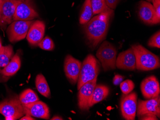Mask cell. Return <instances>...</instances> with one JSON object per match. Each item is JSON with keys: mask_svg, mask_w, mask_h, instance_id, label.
<instances>
[{"mask_svg": "<svg viewBox=\"0 0 160 120\" xmlns=\"http://www.w3.org/2000/svg\"><path fill=\"white\" fill-rule=\"evenodd\" d=\"M109 93V89L107 86L103 85H96L92 93L90 107H91L94 104L105 100L108 95Z\"/></svg>", "mask_w": 160, "mask_h": 120, "instance_id": "18", "label": "cell"}, {"mask_svg": "<svg viewBox=\"0 0 160 120\" xmlns=\"http://www.w3.org/2000/svg\"><path fill=\"white\" fill-rule=\"evenodd\" d=\"M132 48L135 55L136 65L138 70L149 71L160 68V59L158 55L139 44L132 46Z\"/></svg>", "mask_w": 160, "mask_h": 120, "instance_id": "2", "label": "cell"}, {"mask_svg": "<svg viewBox=\"0 0 160 120\" xmlns=\"http://www.w3.org/2000/svg\"><path fill=\"white\" fill-rule=\"evenodd\" d=\"M20 101L22 104H27L31 103L34 102L39 101V98L36 93L32 89H28L24 90L23 93L20 95Z\"/></svg>", "mask_w": 160, "mask_h": 120, "instance_id": "23", "label": "cell"}, {"mask_svg": "<svg viewBox=\"0 0 160 120\" xmlns=\"http://www.w3.org/2000/svg\"><path fill=\"white\" fill-rule=\"evenodd\" d=\"M152 3L157 18L160 21V0H154Z\"/></svg>", "mask_w": 160, "mask_h": 120, "instance_id": "28", "label": "cell"}, {"mask_svg": "<svg viewBox=\"0 0 160 120\" xmlns=\"http://www.w3.org/2000/svg\"><path fill=\"white\" fill-rule=\"evenodd\" d=\"M146 114H152L160 117V97L151 98L147 101L139 100L137 108L136 114L138 117Z\"/></svg>", "mask_w": 160, "mask_h": 120, "instance_id": "9", "label": "cell"}, {"mask_svg": "<svg viewBox=\"0 0 160 120\" xmlns=\"http://www.w3.org/2000/svg\"><path fill=\"white\" fill-rule=\"evenodd\" d=\"M120 87L124 94H128L133 90L135 84L132 80L127 79L120 83Z\"/></svg>", "mask_w": 160, "mask_h": 120, "instance_id": "26", "label": "cell"}, {"mask_svg": "<svg viewBox=\"0 0 160 120\" xmlns=\"http://www.w3.org/2000/svg\"><path fill=\"white\" fill-rule=\"evenodd\" d=\"M117 55L115 46L108 41H105L99 47L96 55L106 71L116 69Z\"/></svg>", "mask_w": 160, "mask_h": 120, "instance_id": "4", "label": "cell"}, {"mask_svg": "<svg viewBox=\"0 0 160 120\" xmlns=\"http://www.w3.org/2000/svg\"><path fill=\"white\" fill-rule=\"evenodd\" d=\"M18 1H24V0H18Z\"/></svg>", "mask_w": 160, "mask_h": 120, "instance_id": "37", "label": "cell"}, {"mask_svg": "<svg viewBox=\"0 0 160 120\" xmlns=\"http://www.w3.org/2000/svg\"><path fill=\"white\" fill-rule=\"evenodd\" d=\"M139 120H158V118L156 115L152 114H146L142 115L141 117H139Z\"/></svg>", "mask_w": 160, "mask_h": 120, "instance_id": "30", "label": "cell"}, {"mask_svg": "<svg viewBox=\"0 0 160 120\" xmlns=\"http://www.w3.org/2000/svg\"><path fill=\"white\" fill-rule=\"evenodd\" d=\"M113 13V10L108 7L104 11L92 18L84 25L85 36L92 47H96L105 39Z\"/></svg>", "mask_w": 160, "mask_h": 120, "instance_id": "1", "label": "cell"}, {"mask_svg": "<svg viewBox=\"0 0 160 120\" xmlns=\"http://www.w3.org/2000/svg\"><path fill=\"white\" fill-rule=\"evenodd\" d=\"M2 47V45L1 42V40H0V50L1 49Z\"/></svg>", "mask_w": 160, "mask_h": 120, "instance_id": "36", "label": "cell"}, {"mask_svg": "<svg viewBox=\"0 0 160 120\" xmlns=\"http://www.w3.org/2000/svg\"><path fill=\"white\" fill-rule=\"evenodd\" d=\"M100 69V65L98 60L92 55H87L82 64L77 81L78 89L84 83L97 78L99 73Z\"/></svg>", "mask_w": 160, "mask_h": 120, "instance_id": "3", "label": "cell"}, {"mask_svg": "<svg viewBox=\"0 0 160 120\" xmlns=\"http://www.w3.org/2000/svg\"><path fill=\"white\" fill-rule=\"evenodd\" d=\"M0 113L5 120H17L25 115L23 105L18 97H12L0 103Z\"/></svg>", "mask_w": 160, "mask_h": 120, "instance_id": "5", "label": "cell"}, {"mask_svg": "<svg viewBox=\"0 0 160 120\" xmlns=\"http://www.w3.org/2000/svg\"><path fill=\"white\" fill-rule=\"evenodd\" d=\"M20 67V58L17 53L12 57L8 64L2 70L1 73L7 77L13 76L18 71Z\"/></svg>", "mask_w": 160, "mask_h": 120, "instance_id": "19", "label": "cell"}, {"mask_svg": "<svg viewBox=\"0 0 160 120\" xmlns=\"http://www.w3.org/2000/svg\"><path fill=\"white\" fill-rule=\"evenodd\" d=\"M22 105L26 115L47 120L49 119V108L46 104L41 101H37Z\"/></svg>", "mask_w": 160, "mask_h": 120, "instance_id": "12", "label": "cell"}, {"mask_svg": "<svg viewBox=\"0 0 160 120\" xmlns=\"http://www.w3.org/2000/svg\"><path fill=\"white\" fill-rule=\"evenodd\" d=\"M138 96L135 92L122 96L120 108L123 118L127 120L135 119L137 108Z\"/></svg>", "mask_w": 160, "mask_h": 120, "instance_id": "7", "label": "cell"}, {"mask_svg": "<svg viewBox=\"0 0 160 120\" xmlns=\"http://www.w3.org/2000/svg\"><path fill=\"white\" fill-rule=\"evenodd\" d=\"M38 17V14L33 8L30 0H24L17 6L13 20L32 21Z\"/></svg>", "mask_w": 160, "mask_h": 120, "instance_id": "11", "label": "cell"}, {"mask_svg": "<svg viewBox=\"0 0 160 120\" xmlns=\"http://www.w3.org/2000/svg\"><path fill=\"white\" fill-rule=\"evenodd\" d=\"M18 0H3L0 10V24L4 25L11 24L18 4L21 2Z\"/></svg>", "mask_w": 160, "mask_h": 120, "instance_id": "15", "label": "cell"}, {"mask_svg": "<svg viewBox=\"0 0 160 120\" xmlns=\"http://www.w3.org/2000/svg\"><path fill=\"white\" fill-rule=\"evenodd\" d=\"M116 66L121 70L131 71L136 70L135 55L132 47L118 55L116 60Z\"/></svg>", "mask_w": 160, "mask_h": 120, "instance_id": "16", "label": "cell"}, {"mask_svg": "<svg viewBox=\"0 0 160 120\" xmlns=\"http://www.w3.org/2000/svg\"><path fill=\"white\" fill-rule=\"evenodd\" d=\"M148 45L150 47L160 48V32L159 30L149 39Z\"/></svg>", "mask_w": 160, "mask_h": 120, "instance_id": "27", "label": "cell"}, {"mask_svg": "<svg viewBox=\"0 0 160 120\" xmlns=\"http://www.w3.org/2000/svg\"><path fill=\"white\" fill-rule=\"evenodd\" d=\"M146 1L149 2H152L154 0H146Z\"/></svg>", "mask_w": 160, "mask_h": 120, "instance_id": "35", "label": "cell"}, {"mask_svg": "<svg viewBox=\"0 0 160 120\" xmlns=\"http://www.w3.org/2000/svg\"><path fill=\"white\" fill-rule=\"evenodd\" d=\"M35 83L38 92L45 97L50 98L51 96L50 89L44 76L41 74L38 75L36 77Z\"/></svg>", "mask_w": 160, "mask_h": 120, "instance_id": "20", "label": "cell"}, {"mask_svg": "<svg viewBox=\"0 0 160 120\" xmlns=\"http://www.w3.org/2000/svg\"><path fill=\"white\" fill-rule=\"evenodd\" d=\"M38 46L41 49L47 51L53 50L55 47L53 41L48 36L43 38L38 43Z\"/></svg>", "mask_w": 160, "mask_h": 120, "instance_id": "25", "label": "cell"}, {"mask_svg": "<svg viewBox=\"0 0 160 120\" xmlns=\"http://www.w3.org/2000/svg\"><path fill=\"white\" fill-rule=\"evenodd\" d=\"M13 48L11 45L3 46L0 50V73L8 63L13 55Z\"/></svg>", "mask_w": 160, "mask_h": 120, "instance_id": "22", "label": "cell"}, {"mask_svg": "<svg viewBox=\"0 0 160 120\" xmlns=\"http://www.w3.org/2000/svg\"><path fill=\"white\" fill-rule=\"evenodd\" d=\"M82 63L68 55L65 59L64 70L66 77L72 84L77 83L80 75Z\"/></svg>", "mask_w": 160, "mask_h": 120, "instance_id": "10", "label": "cell"}, {"mask_svg": "<svg viewBox=\"0 0 160 120\" xmlns=\"http://www.w3.org/2000/svg\"><path fill=\"white\" fill-rule=\"evenodd\" d=\"M138 16L145 24L152 25L160 23V21L157 18L153 5L148 2H140L138 7Z\"/></svg>", "mask_w": 160, "mask_h": 120, "instance_id": "13", "label": "cell"}, {"mask_svg": "<svg viewBox=\"0 0 160 120\" xmlns=\"http://www.w3.org/2000/svg\"><path fill=\"white\" fill-rule=\"evenodd\" d=\"M33 21H14L7 29L9 40L12 43L25 39Z\"/></svg>", "mask_w": 160, "mask_h": 120, "instance_id": "6", "label": "cell"}, {"mask_svg": "<svg viewBox=\"0 0 160 120\" xmlns=\"http://www.w3.org/2000/svg\"><path fill=\"white\" fill-rule=\"evenodd\" d=\"M20 120H35L34 118H32V116H29L28 115H26L22 118H21Z\"/></svg>", "mask_w": 160, "mask_h": 120, "instance_id": "32", "label": "cell"}, {"mask_svg": "<svg viewBox=\"0 0 160 120\" xmlns=\"http://www.w3.org/2000/svg\"><path fill=\"white\" fill-rule=\"evenodd\" d=\"M124 79V76H121L120 75H116L113 79V84L115 85H118L120 84L123 81V79Z\"/></svg>", "mask_w": 160, "mask_h": 120, "instance_id": "31", "label": "cell"}, {"mask_svg": "<svg viewBox=\"0 0 160 120\" xmlns=\"http://www.w3.org/2000/svg\"><path fill=\"white\" fill-rule=\"evenodd\" d=\"M97 78L88 81L78 90V106L82 111H88L90 108V103L94 88L97 85Z\"/></svg>", "mask_w": 160, "mask_h": 120, "instance_id": "8", "label": "cell"}, {"mask_svg": "<svg viewBox=\"0 0 160 120\" xmlns=\"http://www.w3.org/2000/svg\"><path fill=\"white\" fill-rule=\"evenodd\" d=\"M93 16V11L90 1L85 0L79 19L80 24L85 25L91 19Z\"/></svg>", "mask_w": 160, "mask_h": 120, "instance_id": "21", "label": "cell"}, {"mask_svg": "<svg viewBox=\"0 0 160 120\" xmlns=\"http://www.w3.org/2000/svg\"><path fill=\"white\" fill-rule=\"evenodd\" d=\"M106 4L108 7L114 10L116 9L120 0H105Z\"/></svg>", "mask_w": 160, "mask_h": 120, "instance_id": "29", "label": "cell"}, {"mask_svg": "<svg viewBox=\"0 0 160 120\" xmlns=\"http://www.w3.org/2000/svg\"><path fill=\"white\" fill-rule=\"evenodd\" d=\"M2 2H3V0H0V10H1V9Z\"/></svg>", "mask_w": 160, "mask_h": 120, "instance_id": "34", "label": "cell"}, {"mask_svg": "<svg viewBox=\"0 0 160 120\" xmlns=\"http://www.w3.org/2000/svg\"><path fill=\"white\" fill-rule=\"evenodd\" d=\"M45 31V24L43 21L37 20L30 26L27 38L31 45H38L39 42L43 38Z\"/></svg>", "mask_w": 160, "mask_h": 120, "instance_id": "17", "label": "cell"}, {"mask_svg": "<svg viewBox=\"0 0 160 120\" xmlns=\"http://www.w3.org/2000/svg\"><path fill=\"white\" fill-rule=\"evenodd\" d=\"M51 120H62L63 119L62 118V117H60L59 116H55L54 117L52 118V119H50Z\"/></svg>", "mask_w": 160, "mask_h": 120, "instance_id": "33", "label": "cell"}, {"mask_svg": "<svg viewBox=\"0 0 160 120\" xmlns=\"http://www.w3.org/2000/svg\"><path fill=\"white\" fill-rule=\"evenodd\" d=\"M93 11V15L99 14L104 11L107 7L105 0H90Z\"/></svg>", "mask_w": 160, "mask_h": 120, "instance_id": "24", "label": "cell"}, {"mask_svg": "<svg viewBox=\"0 0 160 120\" xmlns=\"http://www.w3.org/2000/svg\"><path fill=\"white\" fill-rule=\"evenodd\" d=\"M141 91L145 98L151 99L160 95V84L154 76H151L145 79L141 85Z\"/></svg>", "mask_w": 160, "mask_h": 120, "instance_id": "14", "label": "cell"}]
</instances>
